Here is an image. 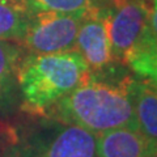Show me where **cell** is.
Here are the masks:
<instances>
[{
  "mask_svg": "<svg viewBox=\"0 0 157 157\" xmlns=\"http://www.w3.org/2000/svg\"><path fill=\"white\" fill-rule=\"evenodd\" d=\"M130 81L131 76L110 80L90 73L46 114L59 123L78 126L94 135L121 127H137Z\"/></svg>",
  "mask_w": 157,
  "mask_h": 157,
  "instance_id": "1",
  "label": "cell"
},
{
  "mask_svg": "<svg viewBox=\"0 0 157 157\" xmlns=\"http://www.w3.org/2000/svg\"><path fill=\"white\" fill-rule=\"evenodd\" d=\"M90 70L76 50L30 55L22 59L17 85L24 107L33 114H46L50 107L84 82Z\"/></svg>",
  "mask_w": 157,
  "mask_h": 157,
  "instance_id": "2",
  "label": "cell"
},
{
  "mask_svg": "<svg viewBox=\"0 0 157 157\" xmlns=\"http://www.w3.org/2000/svg\"><path fill=\"white\" fill-rule=\"evenodd\" d=\"M84 13L33 12L21 43L30 55L76 50V38Z\"/></svg>",
  "mask_w": 157,
  "mask_h": 157,
  "instance_id": "3",
  "label": "cell"
},
{
  "mask_svg": "<svg viewBox=\"0 0 157 157\" xmlns=\"http://www.w3.org/2000/svg\"><path fill=\"white\" fill-rule=\"evenodd\" d=\"M151 0H111L109 34L113 56L126 63L148 32L152 12Z\"/></svg>",
  "mask_w": 157,
  "mask_h": 157,
  "instance_id": "4",
  "label": "cell"
},
{
  "mask_svg": "<svg viewBox=\"0 0 157 157\" xmlns=\"http://www.w3.org/2000/svg\"><path fill=\"white\" fill-rule=\"evenodd\" d=\"M111 6H93L84 13L76 38V51L92 73L111 70L118 63L113 56L109 20Z\"/></svg>",
  "mask_w": 157,
  "mask_h": 157,
  "instance_id": "5",
  "label": "cell"
},
{
  "mask_svg": "<svg viewBox=\"0 0 157 157\" xmlns=\"http://www.w3.org/2000/svg\"><path fill=\"white\" fill-rule=\"evenodd\" d=\"M28 149L30 157H97L94 134L63 123L47 140Z\"/></svg>",
  "mask_w": 157,
  "mask_h": 157,
  "instance_id": "6",
  "label": "cell"
},
{
  "mask_svg": "<svg viewBox=\"0 0 157 157\" xmlns=\"http://www.w3.org/2000/svg\"><path fill=\"white\" fill-rule=\"evenodd\" d=\"M97 157H157V140L137 127H121L96 135Z\"/></svg>",
  "mask_w": 157,
  "mask_h": 157,
  "instance_id": "7",
  "label": "cell"
},
{
  "mask_svg": "<svg viewBox=\"0 0 157 157\" xmlns=\"http://www.w3.org/2000/svg\"><path fill=\"white\" fill-rule=\"evenodd\" d=\"M130 90L137 128L157 140V85L143 77H131Z\"/></svg>",
  "mask_w": 157,
  "mask_h": 157,
  "instance_id": "8",
  "label": "cell"
},
{
  "mask_svg": "<svg viewBox=\"0 0 157 157\" xmlns=\"http://www.w3.org/2000/svg\"><path fill=\"white\" fill-rule=\"evenodd\" d=\"M32 13L25 0H0V39L21 42Z\"/></svg>",
  "mask_w": 157,
  "mask_h": 157,
  "instance_id": "9",
  "label": "cell"
},
{
  "mask_svg": "<svg viewBox=\"0 0 157 157\" xmlns=\"http://www.w3.org/2000/svg\"><path fill=\"white\" fill-rule=\"evenodd\" d=\"M21 50L9 41L0 39V107L6 106L17 84Z\"/></svg>",
  "mask_w": 157,
  "mask_h": 157,
  "instance_id": "10",
  "label": "cell"
},
{
  "mask_svg": "<svg viewBox=\"0 0 157 157\" xmlns=\"http://www.w3.org/2000/svg\"><path fill=\"white\" fill-rule=\"evenodd\" d=\"M126 64L139 77L147 78L157 85V41L144 37L127 58Z\"/></svg>",
  "mask_w": 157,
  "mask_h": 157,
  "instance_id": "11",
  "label": "cell"
},
{
  "mask_svg": "<svg viewBox=\"0 0 157 157\" xmlns=\"http://www.w3.org/2000/svg\"><path fill=\"white\" fill-rule=\"evenodd\" d=\"M32 12L54 11L64 13H84L96 0H25Z\"/></svg>",
  "mask_w": 157,
  "mask_h": 157,
  "instance_id": "12",
  "label": "cell"
},
{
  "mask_svg": "<svg viewBox=\"0 0 157 157\" xmlns=\"http://www.w3.org/2000/svg\"><path fill=\"white\" fill-rule=\"evenodd\" d=\"M152 6V12H151V18H149V26L148 32L145 33L144 37H148L157 41V0H151Z\"/></svg>",
  "mask_w": 157,
  "mask_h": 157,
  "instance_id": "13",
  "label": "cell"
},
{
  "mask_svg": "<svg viewBox=\"0 0 157 157\" xmlns=\"http://www.w3.org/2000/svg\"><path fill=\"white\" fill-rule=\"evenodd\" d=\"M3 157H30L29 155L28 147H18V145H12L11 148L6 151Z\"/></svg>",
  "mask_w": 157,
  "mask_h": 157,
  "instance_id": "14",
  "label": "cell"
}]
</instances>
